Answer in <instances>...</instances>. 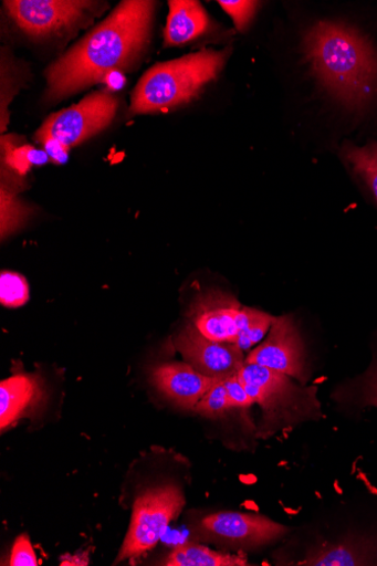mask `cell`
Segmentation results:
<instances>
[{
	"label": "cell",
	"mask_w": 377,
	"mask_h": 566,
	"mask_svg": "<svg viewBox=\"0 0 377 566\" xmlns=\"http://www.w3.org/2000/svg\"><path fill=\"white\" fill-rule=\"evenodd\" d=\"M230 408L228 392L223 380H221L206 392L193 410L201 417L217 419L223 417Z\"/></svg>",
	"instance_id": "obj_20"
},
{
	"label": "cell",
	"mask_w": 377,
	"mask_h": 566,
	"mask_svg": "<svg viewBox=\"0 0 377 566\" xmlns=\"http://www.w3.org/2000/svg\"><path fill=\"white\" fill-rule=\"evenodd\" d=\"M151 385L185 409H193L219 379L201 375L188 364H167L150 373Z\"/></svg>",
	"instance_id": "obj_12"
},
{
	"label": "cell",
	"mask_w": 377,
	"mask_h": 566,
	"mask_svg": "<svg viewBox=\"0 0 377 566\" xmlns=\"http://www.w3.org/2000/svg\"><path fill=\"white\" fill-rule=\"evenodd\" d=\"M176 346L188 365L213 379L238 375L245 364L243 350L235 344L211 340L191 325L180 332Z\"/></svg>",
	"instance_id": "obj_10"
},
{
	"label": "cell",
	"mask_w": 377,
	"mask_h": 566,
	"mask_svg": "<svg viewBox=\"0 0 377 566\" xmlns=\"http://www.w3.org/2000/svg\"><path fill=\"white\" fill-rule=\"evenodd\" d=\"M260 314L261 312L242 306L231 295L214 290L200 294L190 313L195 327L201 335L214 342L231 344Z\"/></svg>",
	"instance_id": "obj_7"
},
{
	"label": "cell",
	"mask_w": 377,
	"mask_h": 566,
	"mask_svg": "<svg viewBox=\"0 0 377 566\" xmlns=\"http://www.w3.org/2000/svg\"><path fill=\"white\" fill-rule=\"evenodd\" d=\"M224 387L228 392V398L231 408L232 407H239V408H249L254 402V400L250 397L248 391L245 390L244 386L239 379L238 375L231 376L223 380Z\"/></svg>",
	"instance_id": "obj_25"
},
{
	"label": "cell",
	"mask_w": 377,
	"mask_h": 566,
	"mask_svg": "<svg viewBox=\"0 0 377 566\" xmlns=\"http://www.w3.org/2000/svg\"><path fill=\"white\" fill-rule=\"evenodd\" d=\"M245 364L272 369L305 384L308 375L304 345L294 321L290 316L275 318L268 338L249 354Z\"/></svg>",
	"instance_id": "obj_8"
},
{
	"label": "cell",
	"mask_w": 377,
	"mask_h": 566,
	"mask_svg": "<svg viewBox=\"0 0 377 566\" xmlns=\"http://www.w3.org/2000/svg\"><path fill=\"white\" fill-rule=\"evenodd\" d=\"M238 376L250 397L261 406L266 419L277 421L279 426L315 417L320 411L316 388L297 386L284 374L244 364Z\"/></svg>",
	"instance_id": "obj_4"
},
{
	"label": "cell",
	"mask_w": 377,
	"mask_h": 566,
	"mask_svg": "<svg viewBox=\"0 0 377 566\" xmlns=\"http://www.w3.org/2000/svg\"><path fill=\"white\" fill-rule=\"evenodd\" d=\"M10 565L36 566L38 558L28 535L20 536L13 546Z\"/></svg>",
	"instance_id": "obj_24"
},
{
	"label": "cell",
	"mask_w": 377,
	"mask_h": 566,
	"mask_svg": "<svg viewBox=\"0 0 377 566\" xmlns=\"http://www.w3.org/2000/svg\"><path fill=\"white\" fill-rule=\"evenodd\" d=\"M38 140L44 147L49 159L56 165H64L69 159V148L65 147L57 139L49 136H36Z\"/></svg>",
	"instance_id": "obj_26"
},
{
	"label": "cell",
	"mask_w": 377,
	"mask_h": 566,
	"mask_svg": "<svg viewBox=\"0 0 377 566\" xmlns=\"http://www.w3.org/2000/svg\"><path fill=\"white\" fill-rule=\"evenodd\" d=\"M219 4L233 19L235 27L243 31L250 24L260 3L247 2V0H243V2H238V0H233V2L220 0Z\"/></svg>",
	"instance_id": "obj_23"
},
{
	"label": "cell",
	"mask_w": 377,
	"mask_h": 566,
	"mask_svg": "<svg viewBox=\"0 0 377 566\" xmlns=\"http://www.w3.org/2000/svg\"><path fill=\"white\" fill-rule=\"evenodd\" d=\"M118 99L109 92H95L78 105L51 115L36 136L57 139L69 149L100 133L114 120Z\"/></svg>",
	"instance_id": "obj_6"
},
{
	"label": "cell",
	"mask_w": 377,
	"mask_h": 566,
	"mask_svg": "<svg viewBox=\"0 0 377 566\" xmlns=\"http://www.w3.org/2000/svg\"><path fill=\"white\" fill-rule=\"evenodd\" d=\"M346 395L355 405L377 407V356L369 369L349 385Z\"/></svg>",
	"instance_id": "obj_18"
},
{
	"label": "cell",
	"mask_w": 377,
	"mask_h": 566,
	"mask_svg": "<svg viewBox=\"0 0 377 566\" xmlns=\"http://www.w3.org/2000/svg\"><path fill=\"white\" fill-rule=\"evenodd\" d=\"M201 531L212 538L247 546L269 544L289 533L287 527L259 514L238 512L210 514L201 522Z\"/></svg>",
	"instance_id": "obj_11"
},
{
	"label": "cell",
	"mask_w": 377,
	"mask_h": 566,
	"mask_svg": "<svg viewBox=\"0 0 377 566\" xmlns=\"http://www.w3.org/2000/svg\"><path fill=\"white\" fill-rule=\"evenodd\" d=\"M155 3L126 0L48 72V97L64 98L129 66L148 40Z\"/></svg>",
	"instance_id": "obj_1"
},
{
	"label": "cell",
	"mask_w": 377,
	"mask_h": 566,
	"mask_svg": "<svg viewBox=\"0 0 377 566\" xmlns=\"http://www.w3.org/2000/svg\"><path fill=\"white\" fill-rule=\"evenodd\" d=\"M45 151L35 150L30 146L14 149L8 154L7 163L20 174H25L33 166H41L48 163Z\"/></svg>",
	"instance_id": "obj_22"
},
{
	"label": "cell",
	"mask_w": 377,
	"mask_h": 566,
	"mask_svg": "<svg viewBox=\"0 0 377 566\" xmlns=\"http://www.w3.org/2000/svg\"><path fill=\"white\" fill-rule=\"evenodd\" d=\"M170 13L165 30V45H184L205 34L210 20L199 2L195 0H171Z\"/></svg>",
	"instance_id": "obj_14"
},
{
	"label": "cell",
	"mask_w": 377,
	"mask_h": 566,
	"mask_svg": "<svg viewBox=\"0 0 377 566\" xmlns=\"http://www.w3.org/2000/svg\"><path fill=\"white\" fill-rule=\"evenodd\" d=\"M231 50H203L158 64L145 73L132 98V114L167 112L191 101L224 67Z\"/></svg>",
	"instance_id": "obj_3"
},
{
	"label": "cell",
	"mask_w": 377,
	"mask_h": 566,
	"mask_svg": "<svg viewBox=\"0 0 377 566\" xmlns=\"http://www.w3.org/2000/svg\"><path fill=\"white\" fill-rule=\"evenodd\" d=\"M304 53L316 80L342 107L364 114L377 102V51L352 25L314 24L304 38Z\"/></svg>",
	"instance_id": "obj_2"
},
{
	"label": "cell",
	"mask_w": 377,
	"mask_h": 566,
	"mask_svg": "<svg viewBox=\"0 0 377 566\" xmlns=\"http://www.w3.org/2000/svg\"><path fill=\"white\" fill-rule=\"evenodd\" d=\"M9 15L28 34L45 36L66 30L84 17L94 4L80 0H10Z\"/></svg>",
	"instance_id": "obj_9"
},
{
	"label": "cell",
	"mask_w": 377,
	"mask_h": 566,
	"mask_svg": "<svg viewBox=\"0 0 377 566\" xmlns=\"http://www.w3.org/2000/svg\"><path fill=\"white\" fill-rule=\"evenodd\" d=\"M44 386L34 375H17L0 384V429L28 417L44 401Z\"/></svg>",
	"instance_id": "obj_13"
},
{
	"label": "cell",
	"mask_w": 377,
	"mask_h": 566,
	"mask_svg": "<svg viewBox=\"0 0 377 566\" xmlns=\"http://www.w3.org/2000/svg\"><path fill=\"white\" fill-rule=\"evenodd\" d=\"M377 563V541L350 537L339 543L322 546L300 565L357 566Z\"/></svg>",
	"instance_id": "obj_15"
},
{
	"label": "cell",
	"mask_w": 377,
	"mask_h": 566,
	"mask_svg": "<svg viewBox=\"0 0 377 566\" xmlns=\"http://www.w3.org/2000/svg\"><path fill=\"white\" fill-rule=\"evenodd\" d=\"M186 500L176 485H165L142 493L133 507L132 524L115 564L135 560L153 549L179 516Z\"/></svg>",
	"instance_id": "obj_5"
},
{
	"label": "cell",
	"mask_w": 377,
	"mask_h": 566,
	"mask_svg": "<svg viewBox=\"0 0 377 566\" xmlns=\"http://www.w3.org/2000/svg\"><path fill=\"white\" fill-rule=\"evenodd\" d=\"M29 284L24 276L3 272L0 276V302L8 307H19L29 301Z\"/></svg>",
	"instance_id": "obj_19"
},
{
	"label": "cell",
	"mask_w": 377,
	"mask_h": 566,
	"mask_svg": "<svg viewBox=\"0 0 377 566\" xmlns=\"http://www.w3.org/2000/svg\"><path fill=\"white\" fill-rule=\"evenodd\" d=\"M274 322V317L261 313L251 324L240 332L233 344L242 350L253 347L264 337L269 328H272Z\"/></svg>",
	"instance_id": "obj_21"
},
{
	"label": "cell",
	"mask_w": 377,
	"mask_h": 566,
	"mask_svg": "<svg viewBox=\"0 0 377 566\" xmlns=\"http://www.w3.org/2000/svg\"><path fill=\"white\" fill-rule=\"evenodd\" d=\"M167 566H245L244 556L211 551L197 544L177 546L165 560Z\"/></svg>",
	"instance_id": "obj_16"
},
{
	"label": "cell",
	"mask_w": 377,
	"mask_h": 566,
	"mask_svg": "<svg viewBox=\"0 0 377 566\" xmlns=\"http://www.w3.org/2000/svg\"><path fill=\"white\" fill-rule=\"evenodd\" d=\"M342 157L377 201V143L359 146L345 143Z\"/></svg>",
	"instance_id": "obj_17"
}]
</instances>
